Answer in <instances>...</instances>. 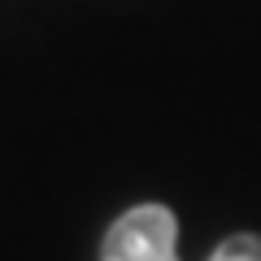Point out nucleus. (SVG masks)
Instances as JSON below:
<instances>
[{"instance_id": "obj_1", "label": "nucleus", "mask_w": 261, "mask_h": 261, "mask_svg": "<svg viewBox=\"0 0 261 261\" xmlns=\"http://www.w3.org/2000/svg\"><path fill=\"white\" fill-rule=\"evenodd\" d=\"M100 261H178V222L166 205H135L109 226Z\"/></svg>"}, {"instance_id": "obj_2", "label": "nucleus", "mask_w": 261, "mask_h": 261, "mask_svg": "<svg viewBox=\"0 0 261 261\" xmlns=\"http://www.w3.org/2000/svg\"><path fill=\"white\" fill-rule=\"evenodd\" d=\"M209 261H261V235H231Z\"/></svg>"}]
</instances>
